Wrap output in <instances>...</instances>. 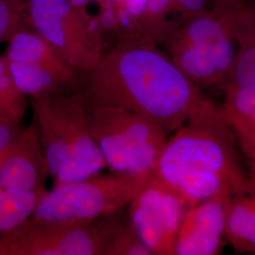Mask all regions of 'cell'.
Returning a JSON list of instances; mask_svg holds the SVG:
<instances>
[{
  "mask_svg": "<svg viewBox=\"0 0 255 255\" xmlns=\"http://www.w3.org/2000/svg\"><path fill=\"white\" fill-rule=\"evenodd\" d=\"M82 88L88 103L130 111L167 133L209 101L159 46L140 40L119 42L105 51L82 75Z\"/></svg>",
  "mask_w": 255,
  "mask_h": 255,
  "instance_id": "1",
  "label": "cell"
},
{
  "mask_svg": "<svg viewBox=\"0 0 255 255\" xmlns=\"http://www.w3.org/2000/svg\"><path fill=\"white\" fill-rule=\"evenodd\" d=\"M237 140L221 109L212 101L167 137L154 181L188 206L248 190Z\"/></svg>",
  "mask_w": 255,
  "mask_h": 255,
  "instance_id": "2",
  "label": "cell"
},
{
  "mask_svg": "<svg viewBox=\"0 0 255 255\" xmlns=\"http://www.w3.org/2000/svg\"><path fill=\"white\" fill-rule=\"evenodd\" d=\"M30 102L33 125L54 183L77 182L106 167L92 136L82 85Z\"/></svg>",
  "mask_w": 255,
  "mask_h": 255,
  "instance_id": "3",
  "label": "cell"
},
{
  "mask_svg": "<svg viewBox=\"0 0 255 255\" xmlns=\"http://www.w3.org/2000/svg\"><path fill=\"white\" fill-rule=\"evenodd\" d=\"M162 45L175 65L201 90L226 85L237 45L216 10L172 21Z\"/></svg>",
  "mask_w": 255,
  "mask_h": 255,
  "instance_id": "4",
  "label": "cell"
},
{
  "mask_svg": "<svg viewBox=\"0 0 255 255\" xmlns=\"http://www.w3.org/2000/svg\"><path fill=\"white\" fill-rule=\"evenodd\" d=\"M88 122L106 167L113 172L152 174L167 140L153 121L130 111L87 102Z\"/></svg>",
  "mask_w": 255,
  "mask_h": 255,
  "instance_id": "5",
  "label": "cell"
},
{
  "mask_svg": "<svg viewBox=\"0 0 255 255\" xmlns=\"http://www.w3.org/2000/svg\"><path fill=\"white\" fill-rule=\"evenodd\" d=\"M152 174L100 173L80 181L55 183L37 203L32 218L52 221L89 222L114 216L128 206L153 181Z\"/></svg>",
  "mask_w": 255,
  "mask_h": 255,
  "instance_id": "6",
  "label": "cell"
},
{
  "mask_svg": "<svg viewBox=\"0 0 255 255\" xmlns=\"http://www.w3.org/2000/svg\"><path fill=\"white\" fill-rule=\"evenodd\" d=\"M120 213L89 222L30 217L0 235V255H105Z\"/></svg>",
  "mask_w": 255,
  "mask_h": 255,
  "instance_id": "7",
  "label": "cell"
},
{
  "mask_svg": "<svg viewBox=\"0 0 255 255\" xmlns=\"http://www.w3.org/2000/svg\"><path fill=\"white\" fill-rule=\"evenodd\" d=\"M24 13L27 25L77 70L86 73L100 63L101 30L71 0H28Z\"/></svg>",
  "mask_w": 255,
  "mask_h": 255,
  "instance_id": "8",
  "label": "cell"
},
{
  "mask_svg": "<svg viewBox=\"0 0 255 255\" xmlns=\"http://www.w3.org/2000/svg\"><path fill=\"white\" fill-rule=\"evenodd\" d=\"M189 206L153 181L128 204V218L152 255H174L176 238Z\"/></svg>",
  "mask_w": 255,
  "mask_h": 255,
  "instance_id": "9",
  "label": "cell"
},
{
  "mask_svg": "<svg viewBox=\"0 0 255 255\" xmlns=\"http://www.w3.org/2000/svg\"><path fill=\"white\" fill-rule=\"evenodd\" d=\"M230 200L215 198L189 206L177 235L174 255H219L225 238Z\"/></svg>",
  "mask_w": 255,
  "mask_h": 255,
  "instance_id": "10",
  "label": "cell"
},
{
  "mask_svg": "<svg viewBox=\"0 0 255 255\" xmlns=\"http://www.w3.org/2000/svg\"><path fill=\"white\" fill-rule=\"evenodd\" d=\"M50 177L34 125L22 127L0 161V187L23 193L46 191Z\"/></svg>",
  "mask_w": 255,
  "mask_h": 255,
  "instance_id": "11",
  "label": "cell"
},
{
  "mask_svg": "<svg viewBox=\"0 0 255 255\" xmlns=\"http://www.w3.org/2000/svg\"><path fill=\"white\" fill-rule=\"evenodd\" d=\"M8 43L4 56L7 62L33 64L57 74L72 84H82L83 73L67 63L53 46L27 23L19 27Z\"/></svg>",
  "mask_w": 255,
  "mask_h": 255,
  "instance_id": "12",
  "label": "cell"
},
{
  "mask_svg": "<svg viewBox=\"0 0 255 255\" xmlns=\"http://www.w3.org/2000/svg\"><path fill=\"white\" fill-rule=\"evenodd\" d=\"M214 10L227 26L237 45L235 63L226 85L255 86V7L242 2L234 8Z\"/></svg>",
  "mask_w": 255,
  "mask_h": 255,
  "instance_id": "13",
  "label": "cell"
},
{
  "mask_svg": "<svg viewBox=\"0 0 255 255\" xmlns=\"http://www.w3.org/2000/svg\"><path fill=\"white\" fill-rule=\"evenodd\" d=\"M225 238L241 254H255V193H238L231 198Z\"/></svg>",
  "mask_w": 255,
  "mask_h": 255,
  "instance_id": "14",
  "label": "cell"
},
{
  "mask_svg": "<svg viewBox=\"0 0 255 255\" xmlns=\"http://www.w3.org/2000/svg\"><path fill=\"white\" fill-rule=\"evenodd\" d=\"M44 192L23 193L0 187V235L30 218Z\"/></svg>",
  "mask_w": 255,
  "mask_h": 255,
  "instance_id": "15",
  "label": "cell"
},
{
  "mask_svg": "<svg viewBox=\"0 0 255 255\" xmlns=\"http://www.w3.org/2000/svg\"><path fill=\"white\" fill-rule=\"evenodd\" d=\"M223 113L255 128V86L226 85Z\"/></svg>",
  "mask_w": 255,
  "mask_h": 255,
  "instance_id": "16",
  "label": "cell"
},
{
  "mask_svg": "<svg viewBox=\"0 0 255 255\" xmlns=\"http://www.w3.org/2000/svg\"><path fill=\"white\" fill-rule=\"evenodd\" d=\"M105 255H152L131 226L128 218H119L110 237Z\"/></svg>",
  "mask_w": 255,
  "mask_h": 255,
  "instance_id": "17",
  "label": "cell"
},
{
  "mask_svg": "<svg viewBox=\"0 0 255 255\" xmlns=\"http://www.w3.org/2000/svg\"><path fill=\"white\" fill-rule=\"evenodd\" d=\"M26 109V97L19 91L8 69L0 75V123L21 124Z\"/></svg>",
  "mask_w": 255,
  "mask_h": 255,
  "instance_id": "18",
  "label": "cell"
},
{
  "mask_svg": "<svg viewBox=\"0 0 255 255\" xmlns=\"http://www.w3.org/2000/svg\"><path fill=\"white\" fill-rule=\"evenodd\" d=\"M222 114L235 134L240 156L246 163L248 190L255 193V128L223 112Z\"/></svg>",
  "mask_w": 255,
  "mask_h": 255,
  "instance_id": "19",
  "label": "cell"
},
{
  "mask_svg": "<svg viewBox=\"0 0 255 255\" xmlns=\"http://www.w3.org/2000/svg\"><path fill=\"white\" fill-rule=\"evenodd\" d=\"M172 0H147L144 17L146 39L157 46L162 45L169 27Z\"/></svg>",
  "mask_w": 255,
  "mask_h": 255,
  "instance_id": "20",
  "label": "cell"
},
{
  "mask_svg": "<svg viewBox=\"0 0 255 255\" xmlns=\"http://www.w3.org/2000/svg\"><path fill=\"white\" fill-rule=\"evenodd\" d=\"M25 13L13 8L6 0H0V44L9 38L26 24Z\"/></svg>",
  "mask_w": 255,
  "mask_h": 255,
  "instance_id": "21",
  "label": "cell"
},
{
  "mask_svg": "<svg viewBox=\"0 0 255 255\" xmlns=\"http://www.w3.org/2000/svg\"><path fill=\"white\" fill-rule=\"evenodd\" d=\"M209 9V0H172L171 12L179 15L178 21L192 18Z\"/></svg>",
  "mask_w": 255,
  "mask_h": 255,
  "instance_id": "22",
  "label": "cell"
},
{
  "mask_svg": "<svg viewBox=\"0 0 255 255\" xmlns=\"http://www.w3.org/2000/svg\"><path fill=\"white\" fill-rule=\"evenodd\" d=\"M21 128V124L0 123V161L14 142Z\"/></svg>",
  "mask_w": 255,
  "mask_h": 255,
  "instance_id": "23",
  "label": "cell"
},
{
  "mask_svg": "<svg viewBox=\"0 0 255 255\" xmlns=\"http://www.w3.org/2000/svg\"><path fill=\"white\" fill-rule=\"evenodd\" d=\"M244 2L243 0H209L210 9L223 10L236 7Z\"/></svg>",
  "mask_w": 255,
  "mask_h": 255,
  "instance_id": "24",
  "label": "cell"
},
{
  "mask_svg": "<svg viewBox=\"0 0 255 255\" xmlns=\"http://www.w3.org/2000/svg\"><path fill=\"white\" fill-rule=\"evenodd\" d=\"M8 3H9L13 8L18 9L22 12H25L26 6H27V1L28 0H6Z\"/></svg>",
  "mask_w": 255,
  "mask_h": 255,
  "instance_id": "25",
  "label": "cell"
}]
</instances>
